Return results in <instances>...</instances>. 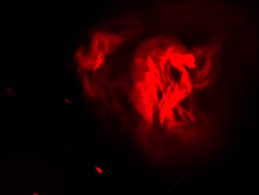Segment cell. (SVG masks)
Listing matches in <instances>:
<instances>
[{"label":"cell","instance_id":"cell-1","mask_svg":"<svg viewBox=\"0 0 259 195\" xmlns=\"http://www.w3.org/2000/svg\"><path fill=\"white\" fill-rule=\"evenodd\" d=\"M137 51L130 103L147 129L172 130L183 122V104L198 86L194 52L167 37L145 42Z\"/></svg>","mask_w":259,"mask_h":195}]
</instances>
